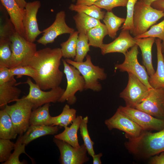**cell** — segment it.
<instances>
[{
  "instance_id": "50",
  "label": "cell",
  "mask_w": 164,
  "mask_h": 164,
  "mask_svg": "<svg viewBox=\"0 0 164 164\" xmlns=\"http://www.w3.org/2000/svg\"><path fill=\"white\" fill-rule=\"evenodd\" d=\"M162 54H163V60H164V52H163V53H162Z\"/></svg>"
},
{
  "instance_id": "23",
  "label": "cell",
  "mask_w": 164,
  "mask_h": 164,
  "mask_svg": "<svg viewBox=\"0 0 164 164\" xmlns=\"http://www.w3.org/2000/svg\"><path fill=\"white\" fill-rule=\"evenodd\" d=\"M82 118L81 116H77L70 127L65 128L62 132L55 135L54 137L67 143L73 147H79L80 145L78 142L77 132Z\"/></svg>"
},
{
  "instance_id": "44",
  "label": "cell",
  "mask_w": 164,
  "mask_h": 164,
  "mask_svg": "<svg viewBox=\"0 0 164 164\" xmlns=\"http://www.w3.org/2000/svg\"><path fill=\"white\" fill-rule=\"evenodd\" d=\"M151 6L157 9L164 11V0H158L153 2Z\"/></svg>"
},
{
  "instance_id": "25",
  "label": "cell",
  "mask_w": 164,
  "mask_h": 164,
  "mask_svg": "<svg viewBox=\"0 0 164 164\" xmlns=\"http://www.w3.org/2000/svg\"><path fill=\"white\" fill-rule=\"evenodd\" d=\"M77 31L86 34L92 28L102 24L100 20L91 17L82 12H77L73 17Z\"/></svg>"
},
{
  "instance_id": "20",
  "label": "cell",
  "mask_w": 164,
  "mask_h": 164,
  "mask_svg": "<svg viewBox=\"0 0 164 164\" xmlns=\"http://www.w3.org/2000/svg\"><path fill=\"white\" fill-rule=\"evenodd\" d=\"M14 76L8 81L0 84V108L4 109L10 102L15 101L19 99L21 90L15 87L16 80Z\"/></svg>"
},
{
  "instance_id": "42",
  "label": "cell",
  "mask_w": 164,
  "mask_h": 164,
  "mask_svg": "<svg viewBox=\"0 0 164 164\" xmlns=\"http://www.w3.org/2000/svg\"><path fill=\"white\" fill-rule=\"evenodd\" d=\"M13 76L10 73L9 68L0 67V84H2L10 80Z\"/></svg>"
},
{
  "instance_id": "15",
  "label": "cell",
  "mask_w": 164,
  "mask_h": 164,
  "mask_svg": "<svg viewBox=\"0 0 164 164\" xmlns=\"http://www.w3.org/2000/svg\"><path fill=\"white\" fill-rule=\"evenodd\" d=\"M40 6V2L36 0L27 2L25 8L23 19L25 38L31 42L34 43L37 37L43 33L42 31L39 29L37 19V15Z\"/></svg>"
},
{
  "instance_id": "11",
  "label": "cell",
  "mask_w": 164,
  "mask_h": 164,
  "mask_svg": "<svg viewBox=\"0 0 164 164\" xmlns=\"http://www.w3.org/2000/svg\"><path fill=\"white\" fill-rule=\"evenodd\" d=\"M118 109L144 131H158L164 128V119L156 118L136 108L120 106Z\"/></svg>"
},
{
  "instance_id": "28",
  "label": "cell",
  "mask_w": 164,
  "mask_h": 164,
  "mask_svg": "<svg viewBox=\"0 0 164 164\" xmlns=\"http://www.w3.org/2000/svg\"><path fill=\"white\" fill-rule=\"evenodd\" d=\"M125 19L126 18L117 16L112 11H107L105 13L103 20L110 38L114 39L115 37L117 31Z\"/></svg>"
},
{
  "instance_id": "2",
  "label": "cell",
  "mask_w": 164,
  "mask_h": 164,
  "mask_svg": "<svg viewBox=\"0 0 164 164\" xmlns=\"http://www.w3.org/2000/svg\"><path fill=\"white\" fill-rule=\"evenodd\" d=\"M127 138L126 149L138 159H147L164 152V128L155 132L143 131L137 137Z\"/></svg>"
},
{
  "instance_id": "48",
  "label": "cell",
  "mask_w": 164,
  "mask_h": 164,
  "mask_svg": "<svg viewBox=\"0 0 164 164\" xmlns=\"http://www.w3.org/2000/svg\"><path fill=\"white\" fill-rule=\"evenodd\" d=\"M157 0H138L145 4L150 5L153 2Z\"/></svg>"
},
{
  "instance_id": "14",
  "label": "cell",
  "mask_w": 164,
  "mask_h": 164,
  "mask_svg": "<svg viewBox=\"0 0 164 164\" xmlns=\"http://www.w3.org/2000/svg\"><path fill=\"white\" fill-rule=\"evenodd\" d=\"M104 123L110 131L116 129L125 132L126 138L137 137L144 131L118 109L111 117L105 121Z\"/></svg>"
},
{
  "instance_id": "16",
  "label": "cell",
  "mask_w": 164,
  "mask_h": 164,
  "mask_svg": "<svg viewBox=\"0 0 164 164\" xmlns=\"http://www.w3.org/2000/svg\"><path fill=\"white\" fill-rule=\"evenodd\" d=\"M65 11H61L57 13L55 20L49 27L43 31L42 36L37 41L39 44L44 46L53 43L59 36L64 34H71L74 29L69 27L66 22Z\"/></svg>"
},
{
  "instance_id": "29",
  "label": "cell",
  "mask_w": 164,
  "mask_h": 164,
  "mask_svg": "<svg viewBox=\"0 0 164 164\" xmlns=\"http://www.w3.org/2000/svg\"><path fill=\"white\" fill-rule=\"evenodd\" d=\"M90 46L100 48L103 44V40L108 32L105 25L102 24L95 26L86 33Z\"/></svg>"
},
{
  "instance_id": "7",
  "label": "cell",
  "mask_w": 164,
  "mask_h": 164,
  "mask_svg": "<svg viewBox=\"0 0 164 164\" xmlns=\"http://www.w3.org/2000/svg\"><path fill=\"white\" fill-rule=\"evenodd\" d=\"M62 61L67 86L58 102L63 103L67 101L69 104L71 105L77 101L75 95L76 93L78 91L82 92L85 90V82L83 77L77 68L67 63L65 60L62 59Z\"/></svg>"
},
{
  "instance_id": "33",
  "label": "cell",
  "mask_w": 164,
  "mask_h": 164,
  "mask_svg": "<svg viewBox=\"0 0 164 164\" xmlns=\"http://www.w3.org/2000/svg\"><path fill=\"white\" fill-rule=\"evenodd\" d=\"M90 46L86 34L79 33L77 42L76 55L74 61L82 62L90 51Z\"/></svg>"
},
{
  "instance_id": "24",
  "label": "cell",
  "mask_w": 164,
  "mask_h": 164,
  "mask_svg": "<svg viewBox=\"0 0 164 164\" xmlns=\"http://www.w3.org/2000/svg\"><path fill=\"white\" fill-rule=\"evenodd\" d=\"M17 135L10 116L4 109H1L0 111V138L14 139Z\"/></svg>"
},
{
  "instance_id": "10",
  "label": "cell",
  "mask_w": 164,
  "mask_h": 164,
  "mask_svg": "<svg viewBox=\"0 0 164 164\" xmlns=\"http://www.w3.org/2000/svg\"><path fill=\"white\" fill-rule=\"evenodd\" d=\"M138 48L136 44L132 47L124 55L125 59L124 62L121 64H116L114 69L115 70H118L121 72H127L133 74L150 89L152 87L149 83V76L145 66L141 65L138 61Z\"/></svg>"
},
{
  "instance_id": "3",
  "label": "cell",
  "mask_w": 164,
  "mask_h": 164,
  "mask_svg": "<svg viewBox=\"0 0 164 164\" xmlns=\"http://www.w3.org/2000/svg\"><path fill=\"white\" fill-rule=\"evenodd\" d=\"M163 17L164 11L157 9L138 1L134 8L133 17L134 29L131 33L136 37L144 33Z\"/></svg>"
},
{
  "instance_id": "26",
  "label": "cell",
  "mask_w": 164,
  "mask_h": 164,
  "mask_svg": "<svg viewBox=\"0 0 164 164\" xmlns=\"http://www.w3.org/2000/svg\"><path fill=\"white\" fill-rule=\"evenodd\" d=\"M50 103H47L33 110L31 114L30 125H50L52 116L49 113Z\"/></svg>"
},
{
  "instance_id": "30",
  "label": "cell",
  "mask_w": 164,
  "mask_h": 164,
  "mask_svg": "<svg viewBox=\"0 0 164 164\" xmlns=\"http://www.w3.org/2000/svg\"><path fill=\"white\" fill-rule=\"evenodd\" d=\"M79 32L75 31L70 34L68 39L60 44L63 57L74 59L76 55L77 42Z\"/></svg>"
},
{
  "instance_id": "18",
  "label": "cell",
  "mask_w": 164,
  "mask_h": 164,
  "mask_svg": "<svg viewBox=\"0 0 164 164\" xmlns=\"http://www.w3.org/2000/svg\"><path fill=\"white\" fill-rule=\"evenodd\" d=\"M0 1L9 15L16 31L21 36L25 37V32L23 24L25 9L20 8L15 0Z\"/></svg>"
},
{
  "instance_id": "27",
  "label": "cell",
  "mask_w": 164,
  "mask_h": 164,
  "mask_svg": "<svg viewBox=\"0 0 164 164\" xmlns=\"http://www.w3.org/2000/svg\"><path fill=\"white\" fill-rule=\"evenodd\" d=\"M76 110L70 108L68 104L64 106L61 113L59 115L51 117L50 125L59 126L64 128L71 124L76 118Z\"/></svg>"
},
{
  "instance_id": "8",
  "label": "cell",
  "mask_w": 164,
  "mask_h": 164,
  "mask_svg": "<svg viewBox=\"0 0 164 164\" xmlns=\"http://www.w3.org/2000/svg\"><path fill=\"white\" fill-rule=\"evenodd\" d=\"M23 84H27L29 86V92L27 95L22 98L27 100L33 104V110L46 104L58 102L65 90L59 86L49 91H44L29 77L26 81L16 83V85Z\"/></svg>"
},
{
  "instance_id": "19",
  "label": "cell",
  "mask_w": 164,
  "mask_h": 164,
  "mask_svg": "<svg viewBox=\"0 0 164 164\" xmlns=\"http://www.w3.org/2000/svg\"><path fill=\"white\" fill-rule=\"evenodd\" d=\"M135 38L136 44L141 51L143 64L145 67L149 75L151 76L155 72L152 63V50L156 38L152 37L142 38Z\"/></svg>"
},
{
  "instance_id": "46",
  "label": "cell",
  "mask_w": 164,
  "mask_h": 164,
  "mask_svg": "<svg viewBox=\"0 0 164 164\" xmlns=\"http://www.w3.org/2000/svg\"><path fill=\"white\" fill-rule=\"evenodd\" d=\"M102 156V154L101 153L95 155V154L92 157L93 158V164H101L102 163L101 158Z\"/></svg>"
},
{
  "instance_id": "37",
  "label": "cell",
  "mask_w": 164,
  "mask_h": 164,
  "mask_svg": "<svg viewBox=\"0 0 164 164\" xmlns=\"http://www.w3.org/2000/svg\"><path fill=\"white\" fill-rule=\"evenodd\" d=\"M148 37L159 38L162 41V43H164V19L159 23L152 25L144 33L134 37L142 38Z\"/></svg>"
},
{
  "instance_id": "9",
  "label": "cell",
  "mask_w": 164,
  "mask_h": 164,
  "mask_svg": "<svg viewBox=\"0 0 164 164\" xmlns=\"http://www.w3.org/2000/svg\"><path fill=\"white\" fill-rule=\"evenodd\" d=\"M128 74L127 85L120 93L119 97L125 101L126 106L135 108L146 97L150 89L135 75L131 73Z\"/></svg>"
},
{
  "instance_id": "41",
  "label": "cell",
  "mask_w": 164,
  "mask_h": 164,
  "mask_svg": "<svg viewBox=\"0 0 164 164\" xmlns=\"http://www.w3.org/2000/svg\"><path fill=\"white\" fill-rule=\"evenodd\" d=\"M9 69L11 74L13 76H16L17 78L27 76L34 80L36 76L35 70L29 65L19 66Z\"/></svg>"
},
{
  "instance_id": "38",
  "label": "cell",
  "mask_w": 164,
  "mask_h": 164,
  "mask_svg": "<svg viewBox=\"0 0 164 164\" xmlns=\"http://www.w3.org/2000/svg\"><path fill=\"white\" fill-rule=\"evenodd\" d=\"M15 144L10 139L0 138V162L4 163L10 158L14 149ZM2 163V164H3Z\"/></svg>"
},
{
  "instance_id": "51",
  "label": "cell",
  "mask_w": 164,
  "mask_h": 164,
  "mask_svg": "<svg viewBox=\"0 0 164 164\" xmlns=\"http://www.w3.org/2000/svg\"><path fill=\"white\" fill-rule=\"evenodd\" d=\"M71 0L72 1V2H74L76 1V0Z\"/></svg>"
},
{
  "instance_id": "22",
  "label": "cell",
  "mask_w": 164,
  "mask_h": 164,
  "mask_svg": "<svg viewBox=\"0 0 164 164\" xmlns=\"http://www.w3.org/2000/svg\"><path fill=\"white\" fill-rule=\"evenodd\" d=\"M58 130L57 126L30 125L25 134L22 135V141L26 145L33 140L40 137L56 134Z\"/></svg>"
},
{
  "instance_id": "43",
  "label": "cell",
  "mask_w": 164,
  "mask_h": 164,
  "mask_svg": "<svg viewBox=\"0 0 164 164\" xmlns=\"http://www.w3.org/2000/svg\"><path fill=\"white\" fill-rule=\"evenodd\" d=\"M149 162L150 164H164V152L159 155H155L151 157Z\"/></svg>"
},
{
  "instance_id": "32",
  "label": "cell",
  "mask_w": 164,
  "mask_h": 164,
  "mask_svg": "<svg viewBox=\"0 0 164 164\" xmlns=\"http://www.w3.org/2000/svg\"><path fill=\"white\" fill-rule=\"evenodd\" d=\"M3 14L0 18V42H11V38L16 31L10 19Z\"/></svg>"
},
{
  "instance_id": "45",
  "label": "cell",
  "mask_w": 164,
  "mask_h": 164,
  "mask_svg": "<svg viewBox=\"0 0 164 164\" xmlns=\"http://www.w3.org/2000/svg\"><path fill=\"white\" fill-rule=\"evenodd\" d=\"M101 0H77L76 3L77 5H91Z\"/></svg>"
},
{
  "instance_id": "12",
  "label": "cell",
  "mask_w": 164,
  "mask_h": 164,
  "mask_svg": "<svg viewBox=\"0 0 164 164\" xmlns=\"http://www.w3.org/2000/svg\"><path fill=\"white\" fill-rule=\"evenodd\" d=\"M53 141L60 151L61 164H83L89 160L87 155V150L84 144L77 148L54 137Z\"/></svg>"
},
{
  "instance_id": "34",
  "label": "cell",
  "mask_w": 164,
  "mask_h": 164,
  "mask_svg": "<svg viewBox=\"0 0 164 164\" xmlns=\"http://www.w3.org/2000/svg\"><path fill=\"white\" fill-rule=\"evenodd\" d=\"M88 118L87 116L83 118L80 126L79 129L81 137L88 154L92 157L95 153L94 149V142L91 139L87 128Z\"/></svg>"
},
{
  "instance_id": "47",
  "label": "cell",
  "mask_w": 164,
  "mask_h": 164,
  "mask_svg": "<svg viewBox=\"0 0 164 164\" xmlns=\"http://www.w3.org/2000/svg\"><path fill=\"white\" fill-rule=\"evenodd\" d=\"M19 6L21 8L25 9L27 3L25 0H15Z\"/></svg>"
},
{
  "instance_id": "1",
  "label": "cell",
  "mask_w": 164,
  "mask_h": 164,
  "mask_svg": "<svg viewBox=\"0 0 164 164\" xmlns=\"http://www.w3.org/2000/svg\"><path fill=\"white\" fill-rule=\"evenodd\" d=\"M63 57L60 48L46 47L37 50L26 65L32 67L36 72L35 82L43 90L60 86L63 73L60 70Z\"/></svg>"
},
{
  "instance_id": "49",
  "label": "cell",
  "mask_w": 164,
  "mask_h": 164,
  "mask_svg": "<svg viewBox=\"0 0 164 164\" xmlns=\"http://www.w3.org/2000/svg\"><path fill=\"white\" fill-rule=\"evenodd\" d=\"M161 49H162V51L163 53L164 52V43H161Z\"/></svg>"
},
{
  "instance_id": "21",
  "label": "cell",
  "mask_w": 164,
  "mask_h": 164,
  "mask_svg": "<svg viewBox=\"0 0 164 164\" xmlns=\"http://www.w3.org/2000/svg\"><path fill=\"white\" fill-rule=\"evenodd\" d=\"M162 40L155 39V42L157 50V67L156 70L152 75L149 76V81L152 88H164V61L161 49Z\"/></svg>"
},
{
  "instance_id": "40",
  "label": "cell",
  "mask_w": 164,
  "mask_h": 164,
  "mask_svg": "<svg viewBox=\"0 0 164 164\" xmlns=\"http://www.w3.org/2000/svg\"><path fill=\"white\" fill-rule=\"evenodd\" d=\"M128 0H101L94 5L108 12L112 11V9L117 7H126Z\"/></svg>"
},
{
  "instance_id": "6",
  "label": "cell",
  "mask_w": 164,
  "mask_h": 164,
  "mask_svg": "<svg viewBox=\"0 0 164 164\" xmlns=\"http://www.w3.org/2000/svg\"><path fill=\"white\" fill-rule=\"evenodd\" d=\"M11 41L12 54L10 68L26 65L36 52V45L21 36L16 31Z\"/></svg>"
},
{
  "instance_id": "31",
  "label": "cell",
  "mask_w": 164,
  "mask_h": 164,
  "mask_svg": "<svg viewBox=\"0 0 164 164\" xmlns=\"http://www.w3.org/2000/svg\"><path fill=\"white\" fill-rule=\"evenodd\" d=\"M69 9L77 12H82L94 18L101 20L103 19L105 12L101 9L93 5H77L72 4Z\"/></svg>"
},
{
  "instance_id": "13",
  "label": "cell",
  "mask_w": 164,
  "mask_h": 164,
  "mask_svg": "<svg viewBox=\"0 0 164 164\" xmlns=\"http://www.w3.org/2000/svg\"><path fill=\"white\" fill-rule=\"evenodd\" d=\"M135 108L164 119V88L150 89L146 97Z\"/></svg>"
},
{
  "instance_id": "39",
  "label": "cell",
  "mask_w": 164,
  "mask_h": 164,
  "mask_svg": "<svg viewBox=\"0 0 164 164\" xmlns=\"http://www.w3.org/2000/svg\"><path fill=\"white\" fill-rule=\"evenodd\" d=\"M138 0H128L127 7V16L125 21L121 27L122 30H127L130 33L134 29L133 17L135 5Z\"/></svg>"
},
{
  "instance_id": "35",
  "label": "cell",
  "mask_w": 164,
  "mask_h": 164,
  "mask_svg": "<svg viewBox=\"0 0 164 164\" xmlns=\"http://www.w3.org/2000/svg\"><path fill=\"white\" fill-rule=\"evenodd\" d=\"M15 147L13 152L12 153L9 159L3 164H24L26 163L24 162L20 161L19 158L22 153H24L27 155L25 148L26 145L22 141V135H19L16 142L15 143Z\"/></svg>"
},
{
  "instance_id": "4",
  "label": "cell",
  "mask_w": 164,
  "mask_h": 164,
  "mask_svg": "<svg viewBox=\"0 0 164 164\" xmlns=\"http://www.w3.org/2000/svg\"><path fill=\"white\" fill-rule=\"evenodd\" d=\"M65 60L77 68L83 77L85 82V89L96 92L101 91L102 86L98 80H105L107 75L104 68L93 64L90 55H87L86 60L82 62H76L70 59H66Z\"/></svg>"
},
{
  "instance_id": "36",
  "label": "cell",
  "mask_w": 164,
  "mask_h": 164,
  "mask_svg": "<svg viewBox=\"0 0 164 164\" xmlns=\"http://www.w3.org/2000/svg\"><path fill=\"white\" fill-rule=\"evenodd\" d=\"M12 54L11 42H0V67L10 68Z\"/></svg>"
},
{
  "instance_id": "17",
  "label": "cell",
  "mask_w": 164,
  "mask_h": 164,
  "mask_svg": "<svg viewBox=\"0 0 164 164\" xmlns=\"http://www.w3.org/2000/svg\"><path fill=\"white\" fill-rule=\"evenodd\" d=\"M130 31L121 30L119 36L113 41L108 44L103 43L100 49L101 54L118 53L124 55L128 50L136 44L135 39L130 35Z\"/></svg>"
},
{
  "instance_id": "5",
  "label": "cell",
  "mask_w": 164,
  "mask_h": 164,
  "mask_svg": "<svg viewBox=\"0 0 164 164\" xmlns=\"http://www.w3.org/2000/svg\"><path fill=\"white\" fill-rule=\"evenodd\" d=\"M15 101L12 105H6L4 109L10 116L18 134L22 135L30 126V116L33 105L29 100L22 98Z\"/></svg>"
}]
</instances>
